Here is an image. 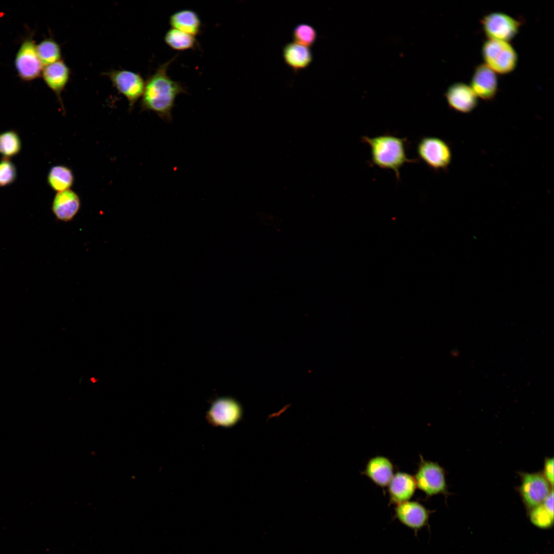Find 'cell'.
<instances>
[{
    "instance_id": "cell-1",
    "label": "cell",
    "mask_w": 554,
    "mask_h": 554,
    "mask_svg": "<svg viewBox=\"0 0 554 554\" xmlns=\"http://www.w3.org/2000/svg\"><path fill=\"white\" fill-rule=\"evenodd\" d=\"M175 58L176 56L161 64L148 77L141 97L142 110L152 111L167 121L172 120V110L176 97L186 93V89L180 83L167 74L169 65Z\"/></svg>"
},
{
    "instance_id": "cell-2",
    "label": "cell",
    "mask_w": 554,
    "mask_h": 554,
    "mask_svg": "<svg viewBox=\"0 0 554 554\" xmlns=\"http://www.w3.org/2000/svg\"><path fill=\"white\" fill-rule=\"evenodd\" d=\"M361 142L368 145L371 163L379 168L394 172L400 179V169L406 163H416L418 159H411L406 153V138L390 133L369 137L363 136Z\"/></svg>"
},
{
    "instance_id": "cell-3",
    "label": "cell",
    "mask_w": 554,
    "mask_h": 554,
    "mask_svg": "<svg viewBox=\"0 0 554 554\" xmlns=\"http://www.w3.org/2000/svg\"><path fill=\"white\" fill-rule=\"evenodd\" d=\"M413 477L417 488L422 491L426 498L447 493L446 472L438 463L425 460L420 455V461Z\"/></svg>"
},
{
    "instance_id": "cell-4",
    "label": "cell",
    "mask_w": 554,
    "mask_h": 554,
    "mask_svg": "<svg viewBox=\"0 0 554 554\" xmlns=\"http://www.w3.org/2000/svg\"><path fill=\"white\" fill-rule=\"evenodd\" d=\"M419 158L434 171L446 170L451 163L452 154L449 145L435 136H425L417 143Z\"/></svg>"
},
{
    "instance_id": "cell-5",
    "label": "cell",
    "mask_w": 554,
    "mask_h": 554,
    "mask_svg": "<svg viewBox=\"0 0 554 554\" xmlns=\"http://www.w3.org/2000/svg\"><path fill=\"white\" fill-rule=\"evenodd\" d=\"M482 54L485 64L496 73L507 74L517 65V52L507 42L488 39L482 46Z\"/></svg>"
},
{
    "instance_id": "cell-6",
    "label": "cell",
    "mask_w": 554,
    "mask_h": 554,
    "mask_svg": "<svg viewBox=\"0 0 554 554\" xmlns=\"http://www.w3.org/2000/svg\"><path fill=\"white\" fill-rule=\"evenodd\" d=\"M32 34L22 41L16 53L14 65L18 77L31 82L41 77L44 66L38 56Z\"/></svg>"
},
{
    "instance_id": "cell-7",
    "label": "cell",
    "mask_w": 554,
    "mask_h": 554,
    "mask_svg": "<svg viewBox=\"0 0 554 554\" xmlns=\"http://www.w3.org/2000/svg\"><path fill=\"white\" fill-rule=\"evenodd\" d=\"M520 477L518 490L527 511L541 504L553 490L542 472H522Z\"/></svg>"
},
{
    "instance_id": "cell-8",
    "label": "cell",
    "mask_w": 554,
    "mask_h": 554,
    "mask_svg": "<svg viewBox=\"0 0 554 554\" xmlns=\"http://www.w3.org/2000/svg\"><path fill=\"white\" fill-rule=\"evenodd\" d=\"M484 32L488 39L508 42L516 36L521 23L503 12H494L485 15L481 20Z\"/></svg>"
},
{
    "instance_id": "cell-9",
    "label": "cell",
    "mask_w": 554,
    "mask_h": 554,
    "mask_svg": "<svg viewBox=\"0 0 554 554\" xmlns=\"http://www.w3.org/2000/svg\"><path fill=\"white\" fill-rule=\"evenodd\" d=\"M113 86L127 100L130 109L141 98L145 81L142 75L128 70H112L104 73Z\"/></svg>"
},
{
    "instance_id": "cell-10",
    "label": "cell",
    "mask_w": 554,
    "mask_h": 554,
    "mask_svg": "<svg viewBox=\"0 0 554 554\" xmlns=\"http://www.w3.org/2000/svg\"><path fill=\"white\" fill-rule=\"evenodd\" d=\"M431 511L420 502L407 501L396 505L394 517L415 533L428 524Z\"/></svg>"
},
{
    "instance_id": "cell-11",
    "label": "cell",
    "mask_w": 554,
    "mask_h": 554,
    "mask_svg": "<svg viewBox=\"0 0 554 554\" xmlns=\"http://www.w3.org/2000/svg\"><path fill=\"white\" fill-rule=\"evenodd\" d=\"M241 416L240 405L230 398H222L215 400L207 413V418L210 423L222 427L233 426L239 421Z\"/></svg>"
},
{
    "instance_id": "cell-12",
    "label": "cell",
    "mask_w": 554,
    "mask_h": 554,
    "mask_svg": "<svg viewBox=\"0 0 554 554\" xmlns=\"http://www.w3.org/2000/svg\"><path fill=\"white\" fill-rule=\"evenodd\" d=\"M448 106L462 113H468L477 106L478 97L470 86L456 83L450 86L445 93Z\"/></svg>"
},
{
    "instance_id": "cell-13",
    "label": "cell",
    "mask_w": 554,
    "mask_h": 554,
    "mask_svg": "<svg viewBox=\"0 0 554 554\" xmlns=\"http://www.w3.org/2000/svg\"><path fill=\"white\" fill-rule=\"evenodd\" d=\"M470 86L477 97L485 101L492 100L498 87L496 72L485 64L478 65L473 73Z\"/></svg>"
},
{
    "instance_id": "cell-14",
    "label": "cell",
    "mask_w": 554,
    "mask_h": 554,
    "mask_svg": "<svg viewBox=\"0 0 554 554\" xmlns=\"http://www.w3.org/2000/svg\"><path fill=\"white\" fill-rule=\"evenodd\" d=\"M71 75L69 66L61 60L44 66L41 77L46 86L53 92L63 108L62 94Z\"/></svg>"
},
{
    "instance_id": "cell-15",
    "label": "cell",
    "mask_w": 554,
    "mask_h": 554,
    "mask_svg": "<svg viewBox=\"0 0 554 554\" xmlns=\"http://www.w3.org/2000/svg\"><path fill=\"white\" fill-rule=\"evenodd\" d=\"M81 207L80 196L70 189L56 192L52 203L51 210L58 221L69 222L77 214Z\"/></svg>"
},
{
    "instance_id": "cell-16",
    "label": "cell",
    "mask_w": 554,
    "mask_h": 554,
    "mask_svg": "<svg viewBox=\"0 0 554 554\" xmlns=\"http://www.w3.org/2000/svg\"><path fill=\"white\" fill-rule=\"evenodd\" d=\"M390 505H398L410 500L413 496L417 485L414 477L406 472L394 473L387 487Z\"/></svg>"
},
{
    "instance_id": "cell-17",
    "label": "cell",
    "mask_w": 554,
    "mask_h": 554,
    "mask_svg": "<svg viewBox=\"0 0 554 554\" xmlns=\"http://www.w3.org/2000/svg\"><path fill=\"white\" fill-rule=\"evenodd\" d=\"M394 466L391 460L383 456L370 458L361 474L383 489L387 487L394 474Z\"/></svg>"
},
{
    "instance_id": "cell-18",
    "label": "cell",
    "mask_w": 554,
    "mask_h": 554,
    "mask_svg": "<svg viewBox=\"0 0 554 554\" xmlns=\"http://www.w3.org/2000/svg\"><path fill=\"white\" fill-rule=\"evenodd\" d=\"M283 57L286 65L295 72L308 67L313 59L309 48L294 42L288 43L284 46Z\"/></svg>"
},
{
    "instance_id": "cell-19",
    "label": "cell",
    "mask_w": 554,
    "mask_h": 554,
    "mask_svg": "<svg viewBox=\"0 0 554 554\" xmlns=\"http://www.w3.org/2000/svg\"><path fill=\"white\" fill-rule=\"evenodd\" d=\"M171 28L196 36L200 33L202 22L199 15L190 9H183L173 13L169 18Z\"/></svg>"
},
{
    "instance_id": "cell-20",
    "label": "cell",
    "mask_w": 554,
    "mask_h": 554,
    "mask_svg": "<svg viewBox=\"0 0 554 554\" xmlns=\"http://www.w3.org/2000/svg\"><path fill=\"white\" fill-rule=\"evenodd\" d=\"M47 180L50 187L58 192L70 189L75 179L70 168L64 165H57L50 169Z\"/></svg>"
},
{
    "instance_id": "cell-21",
    "label": "cell",
    "mask_w": 554,
    "mask_h": 554,
    "mask_svg": "<svg viewBox=\"0 0 554 554\" xmlns=\"http://www.w3.org/2000/svg\"><path fill=\"white\" fill-rule=\"evenodd\" d=\"M36 48L44 67L62 60L61 46L52 37H46L36 44Z\"/></svg>"
},
{
    "instance_id": "cell-22",
    "label": "cell",
    "mask_w": 554,
    "mask_h": 554,
    "mask_svg": "<svg viewBox=\"0 0 554 554\" xmlns=\"http://www.w3.org/2000/svg\"><path fill=\"white\" fill-rule=\"evenodd\" d=\"M164 41L170 48L177 51L193 49L197 45L194 36L173 28L166 32Z\"/></svg>"
},
{
    "instance_id": "cell-23",
    "label": "cell",
    "mask_w": 554,
    "mask_h": 554,
    "mask_svg": "<svg viewBox=\"0 0 554 554\" xmlns=\"http://www.w3.org/2000/svg\"><path fill=\"white\" fill-rule=\"evenodd\" d=\"M22 149V141L18 133L9 130L0 133V154L8 158L17 155Z\"/></svg>"
},
{
    "instance_id": "cell-24",
    "label": "cell",
    "mask_w": 554,
    "mask_h": 554,
    "mask_svg": "<svg viewBox=\"0 0 554 554\" xmlns=\"http://www.w3.org/2000/svg\"><path fill=\"white\" fill-rule=\"evenodd\" d=\"M528 512L530 521L537 527L547 529L553 526L554 512L547 508L543 503Z\"/></svg>"
},
{
    "instance_id": "cell-25",
    "label": "cell",
    "mask_w": 554,
    "mask_h": 554,
    "mask_svg": "<svg viewBox=\"0 0 554 554\" xmlns=\"http://www.w3.org/2000/svg\"><path fill=\"white\" fill-rule=\"evenodd\" d=\"M317 37L315 29L307 24H298L293 30L292 38L294 42L308 48L315 44Z\"/></svg>"
},
{
    "instance_id": "cell-26",
    "label": "cell",
    "mask_w": 554,
    "mask_h": 554,
    "mask_svg": "<svg viewBox=\"0 0 554 554\" xmlns=\"http://www.w3.org/2000/svg\"><path fill=\"white\" fill-rule=\"evenodd\" d=\"M16 176L17 170L14 164L9 159L3 157L0 160V187L12 184Z\"/></svg>"
},
{
    "instance_id": "cell-27",
    "label": "cell",
    "mask_w": 554,
    "mask_h": 554,
    "mask_svg": "<svg viewBox=\"0 0 554 554\" xmlns=\"http://www.w3.org/2000/svg\"><path fill=\"white\" fill-rule=\"evenodd\" d=\"M553 461L554 460L553 458H547L545 460L543 472L542 473L544 477L552 487H553L554 481Z\"/></svg>"
}]
</instances>
